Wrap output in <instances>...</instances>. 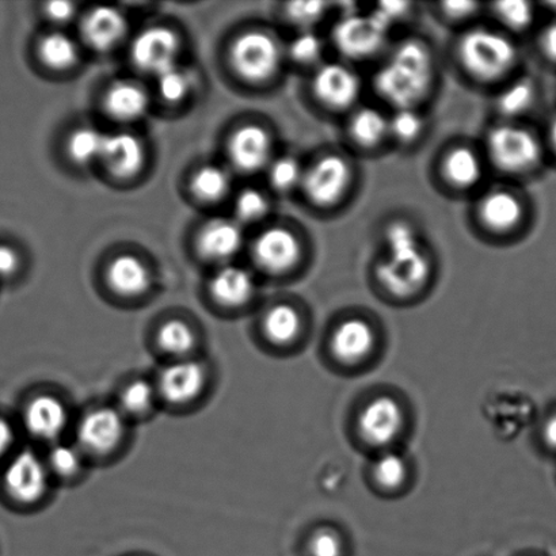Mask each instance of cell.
Wrapping results in <instances>:
<instances>
[{"label":"cell","instance_id":"7","mask_svg":"<svg viewBox=\"0 0 556 556\" xmlns=\"http://www.w3.org/2000/svg\"><path fill=\"white\" fill-rule=\"evenodd\" d=\"M351 182V170L341 156L326 155L304 173L303 188L315 205L336 204L346 192Z\"/></svg>","mask_w":556,"mask_h":556},{"label":"cell","instance_id":"30","mask_svg":"<svg viewBox=\"0 0 556 556\" xmlns=\"http://www.w3.org/2000/svg\"><path fill=\"white\" fill-rule=\"evenodd\" d=\"M231 179L220 166L201 167L193 178L192 188L195 195L204 201L220 200L230 189Z\"/></svg>","mask_w":556,"mask_h":556},{"label":"cell","instance_id":"11","mask_svg":"<svg viewBox=\"0 0 556 556\" xmlns=\"http://www.w3.org/2000/svg\"><path fill=\"white\" fill-rule=\"evenodd\" d=\"M125 433L123 414L114 408L101 407L86 414L78 428L79 444L97 455L116 450Z\"/></svg>","mask_w":556,"mask_h":556},{"label":"cell","instance_id":"40","mask_svg":"<svg viewBox=\"0 0 556 556\" xmlns=\"http://www.w3.org/2000/svg\"><path fill=\"white\" fill-rule=\"evenodd\" d=\"M49 463L60 476L70 477L80 470L81 456L74 446L59 444L51 451Z\"/></svg>","mask_w":556,"mask_h":556},{"label":"cell","instance_id":"41","mask_svg":"<svg viewBox=\"0 0 556 556\" xmlns=\"http://www.w3.org/2000/svg\"><path fill=\"white\" fill-rule=\"evenodd\" d=\"M321 52V42L319 37L313 31H302L293 38L289 46V53L299 63L315 62Z\"/></svg>","mask_w":556,"mask_h":556},{"label":"cell","instance_id":"29","mask_svg":"<svg viewBox=\"0 0 556 556\" xmlns=\"http://www.w3.org/2000/svg\"><path fill=\"white\" fill-rule=\"evenodd\" d=\"M106 135L92 128L76 130L68 140V154L71 160L79 165L101 160L103 147H105Z\"/></svg>","mask_w":556,"mask_h":556},{"label":"cell","instance_id":"6","mask_svg":"<svg viewBox=\"0 0 556 556\" xmlns=\"http://www.w3.org/2000/svg\"><path fill=\"white\" fill-rule=\"evenodd\" d=\"M389 26L375 13L369 15L348 14L338 22L334 42L345 56L364 59L383 46Z\"/></svg>","mask_w":556,"mask_h":556},{"label":"cell","instance_id":"26","mask_svg":"<svg viewBox=\"0 0 556 556\" xmlns=\"http://www.w3.org/2000/svg\"><path fill=\"white\" fill-rule=\"evenodd\" d=\"M302 330V318L292 305L278 304L270 308L264 319V331L276 345H289Z\"/></svg>","mask_w":556,"mask_h":556},{"label":"cell","instance_id":"47","mask_svg":"<svg viewBox=\"0 0 556 556\" xmlns=\"http://www.w3.org/2000/svg\"><path fill=\"white\" fill-rule=\"evenodd\" d=\"M477 8V3L470 2L444 3L445 13L452 16V18H465V16L471 15Z\"/></svg>","mask_w":556,"mask_h":556},{"label":"cell","instance_id":"50","mask_svg":"<svg viewBox=\"0 0 556 556\" xmlns=\"http://www.w3.org/2000/svg\"><path fill=\"white\" fill-rule=\"evenodd\" d=\"M543 434L547 445L556 450V417L549 419L546 427H544Z\"/></svg>","mask_w":556,"mask_h":556},{"label":"cell","instance_id":"49","mask_svg":"<svg viewBox=\"0 0 556 556\" xmlns=\"http://www.w3.org/2000/svg\"><path fill=\"white\" fill-rule=\"evenodd\" d=\"M14 433L8 421L0 418V455H3L9 450L11 443H13Z\"/></svg>","mask_w":556,"mask_h":556},{"label":"cell","instance_id":"1","mask_svg":"<svg viewBox=\"0 0 556 556\" xmlns=\"http://www.w3.org/2000/svg\"><path fill=\"white\" fill-rule=\"evenodd\" d=\"M433 62L422 42L408 40L396 47L376 74V90L396 109L414 108L427 94Z\"/></svg>","mask_w":556,"mask_h":556},{"label":"cell","instance_id":"42","mask_svg":"<svg viewBox=\"0 0 556 556\" xmlns=\"http://www.w3.org/2000/svg\"><path fill=\"white\" fill-rule=\"evenodd\" d=\"M325 9L324 2H293L288 4L287 13L294 24L307 27L320 20Z\"/></svg>","mask_w":556,"mask_h":556},{"label":"cell","instance_id":"2","mask_svg":"<svg viewBox=\"0 0 556 556\" xmlns=\"http://www.w3.org/2000/svg\"><path fill=\"white\" fill-rule=\"evenodd\" d=\"M386 244V258L376 270L381 286L397 298L416 294L429 276V261L416 231L406 223H394L387 230Z\"/></svg>","mask_w":556,"mask_h":556},{"label":"cell","instance_id":"16","mask_svg":"<svg viewBox=\"0 0 556 556\" xmlns=\"http://www.w3.org/2000/svg\"><path fill=\"white\" fill-rule=\"evenodd\" d=\"M205 384V372L199 363L178 362L163 370L157 390L167 402L188 403L199 396Z\"/></svg>","mask_w":556,"mask_h":556},{"label":"cell","instance_id":"12","mask_svg":"<svg viewBox=\"0 0 556 556\" xmlns=\"http://www.w3.org/2000/svg\"><path fill=\"white\" fill-rule=\"evenodd\" d=\"M313 90L324 105L331 109H345L356 102L362 85L351 68L331 63L321 65L316 71Z\"/></svg>","mask_w":556,"mask_h":556},{"label":"cell","instance_id":"32","mask_svg":"<svg viewBox=\"0 0 556 556\" xmlns=\"http://www.w3.org/2000/svg\"><path fill=\"white\" fill-rule=\"evenodd\" d=\"M535 100V89L528 80H519L501 92L498 109L505 116L515 117L528 111Z\"/></svg>","mask_w":556,"mask_h":556},{"label":"cell","instance_id":"24","mask_svg":"<svg viewBox=\"0 0 556 556\" xmlns=\"http://www.w3.org/2000/svg\"><path fill=\"white\" fill-rule=\"evenodd\" d=\"M522 208L514 194L497 190L486 194L479 206V215L494 231H508L520 222Z\"/></svg>","mask_w":556,"mask_h":556},{"label":"cell","instance_id":"28","mask_svg":"<svg viewBox=\"0 0 556 556\" xmlns=\"http://www.w3.org/2000/svg\"><path fill=\"white\" fill-rule=\"evenodd\" d=\"M390 130L389 122L374 108H364L354 114L351 132L357 143L363 146L378 144Z\"/></svg>","mask_w":556,"mask_h":556},{"label":"cell","instance_id":"8","mask_svg":"<svg viewBox=\"0 0 556 556\" xmlns=\"http://www.w3.org/2000/svg\"><path fill=\"white\" fill-rule=\"evenodd\" d=\"M405 414L391 396H379L363 408L358 417V432L365 443L386 446L402 432Z\"/></svg>","mask_w":556,"mask_h":556},{"label":"cell","instance_id":"34","mask_svg":"<svg viewBox=\"0 0 556 556\" xmlns=\"http://www.w3.org/2000/svg\"><path fill=\"white\" fill-rule=\"evenodd\" d=\"M304 173L299 162L293 157H280L271 163L269 168V181L277 190L287 192L303 182Z\"/></svg>","mask_w":556,"mask_h":556},{"label":"cell","instance_id":"23","mask_svg":"<svg viewBox=\"0 0 556 556\" xmlns=\"http://www.w3.org/2000/svg\"><path fill=\"white\" fill-rule=\"evenodd\" d=\"M111 287L123 296H138L150 287V274L143 263L132 255H122L108 270Z\"/></svg>","mask_w":556,"mask_h":556},{"label":"cell","instance_id":"13","mask_svg":"<svg viewBox=\"0 0 556 556\" xmlns=\"http://www.w3.org/2000/svg\"><path fill=\"white\" fill-rule=\"evenodd\" d=\"M255 263L270 274H282L298 263L300 244L287 228L274 227L264 231L254 243Z\"/></svg>","mask_w":556,"mask_h":556},{"label":"cell","instance_id":"37","mask_svg":"<svg viewBox=\"0 0 556 556\" xmlns=\"http://www.w3.org/2000/svg\"><path fill=\"white\" fill-rule=\"evenodd\" d=\"M154 402V390L144 380L130 383L122 394V406L129 414H141L149 410Z\"/></svg>","mask_w":556,"mask_h":556},{"label":"cell","instance_id":"46","mask_svg":"<svg viewBox=\"0 0 556 556\" xmlns=\"http://www.w3.org/2000/svg\"><path fill=\"white\" fill-rule=\"evenodd\" d=\"M18 263V255L14 249L0 247V277L13 275Z\"/></svg>","mask_w":556,"mask_h":556},{"label":"cell","instance_id":"43","mask_svg":"<svg viewBox=\"0 0 556 556\" xmlns=\"http://www.w3.org/2000/svg\"><path fill=\"white\" fill-rule=\"evenodd\" d=\"M311 556H342V543L334 531L320 530L309 541Z\"/></svg>","mask_w":556,"mask_h":556},{"label":"cell","instance_id":"4","mask_svg":"<svg viewBox=\"0 0 556 556\" xmlns=\"http://www.w3.org/2000/svg\"><path fill=\"white\" fill-rule=\"evenodd\" d=\"M489 155L494 165L509 173L526 172L541 160L542 149L530 130L501 125L488 139Z\"/></svg>","mask_w":556,"mask_h":556},{"label":"cell","instance_id":"48","mask_svg":"<svg viewBox=\"0 0 556 556\" xmlns=\"http://www.w3.org/2000/svg\"><path fill=\"white\" fill-rule=\"evenodd\" d=\"M543 51L546 52L549 59L556 62V21L547 26L542 37Z\"/></svg>","mask_w":556,"mask_h":556},{"label":"cell","instance_id":"20","mask_svg":"<svg viewBox=\"0 0 556 556\" xmlns=\"http://www.w3.org/2000/svg\"><path fill=\"white\" fill-rule=\"evenodd\" d=\"M243 243V232L238 223L228 219L212 220L201 230L199 250L204 257L215 261L231 258Z\"/></svg>","mask_w":556,"mask_h":556},{"label":"cell","instance_id":"38","mask_svg":"<svg viewBox=\"0 0 556 556\" xmlns=\"http://www.w3.org/2000/svg\"><path fill=\"white\" fill-rule=\"evenodd\" d=\"M236 212L239 220L257 222L268 212V201L258 190L247 189L238 195Z\"/></svg>","mask_w":556,"mask_h":556},{"label":"cell","instance_id":"22","mask_svg":"<svg viewBox=\"0 0 556 556\" xmlns=\"http://www.w3.org/2000/svg\"><path fill=\"white\" fill-rule=\"evenodd\" d=\"M211 292L222 305L239 307L253 296V277L238 266H226L212 278Z\"/></svg>","mask_w":556,"mask_h":556},{"label":"cell","instance_id":"31","mask_svg":"<svg viewBox=\"0 0 556 556\" xmlns=\"http://www.w3.org/2000/svg\"><path fill=\"white\" fill-rule=\"evenodd\" d=\"M195 342L194 332L182 320L166 321L157 331V343L163 351L184 356L192 351Z\"/></svg>","mask_w":556,"mask_h":556},{"label":"cell","instance_id":"35","mask_svg":"<svg viewBox=\"0 0 556 556\" xmlns=\"http://www.w3.org/2000/svg\"><path fill=\"white\" fill-rule=\"evenodd\" d=\"M157 86H160L161 96L166 101L177 102L188 94L190 86H192V79H190L187 71L174 65L165 73L157 75Z\"/></svg>","mask_w":556,"mask_h":556},{"label":"cell","instance_id":"21","mask_svg":"<svg viewBox=\"0 0 556 556\" xmlns=\"http://www.w3.org/2000/svg\"><path fill=\"white\" fill-rule=\"evenodd\" d=\"M105 108L108 113L119 122H135L143 117L149 109V96L143 87L135 81H118L109 89Z\"/></svg>","mask_w":556,"mask_h":556},{"label":"cell","instance_id":"25","mask_svg":"<svg viewBox=\"0 0 556 556\" xmlns=\"http://www.w3.org/2000/svg\"><path fill=\"white\" fill-rule=\"evenodd\" d=\"M444 174L454 187L471 188L482 177V163L476 152L459 147L445 157Z\"/></svg>","mask_w":556,"mask_h":556},{"label":"cell","instance_id":"14","mask_svg":"<svg viewBox=\"0 0 556 556\" xmlns=\"http://www.w3.org/2000/svg\"><path fill=\"white\" fill-rule=\"evenodd\" d=\"M228 150L233 166L244 173H254L268 165L271 139L264 128L248 125L232 135Z\"/></svg>","mask_w":556,"mask_h":556},{"label":"cell","instance_id":"5","mask_svg":"<svg viewBox=\"0 0 556 556\" xmlns=\"http://www.w3.org/2000/svg\"><path fill=\"white\" fill-rule=\"evenodd\" d=\"M281 51L274 37L264 31H249L238 38L231 49V62L242 78L252 81L269 79L280 67Z\"/></svg>","mask_w":556,"mask_h":556},{"label":"cell","instance_id":"18","mask_svg":"<svg viewBox=\"0 0 556 556\" xmlns=\"http://www.w3.org/2000/svg\"><path fill=\"white\" fill-rule=\"evenodd\" d=\"M81 31L91 48L108 51L123 40L127 33V21L118 10L100 5L86 16Z\"/></svg>","mask_w":556,"mask_h":556},{"label":"cell","instance_id":"45","mask_svg":"<svg viewBox=\"0 0 556 556\" xmlns=\"http://www.w3.org/2000/svg\"><path fill=\"white\" fill-rule=\"evenodd\" d=\"M75 13V5L71 2H51L47 4V14L51 16L53 21L64 22L73 18Z\"/></svg>","mask_w":556,"mask_h":556},{"label":"cell","instance_id":"51","mask_svg":"<svg viewBox=\"0 0 556 556\" xmlns=\"http://www.w3.org/2000/svg\"><path fill=\"white\" fill-rule=\"evenodd\" d=\"M549 139H552V144L556 151V118L552 124V128H549Z\"/></svg>","mask_w":556,"mask_h":556},{"label":"cell","instance_id":"17","mask_svg":"<svg viewBox=\"0 0 556 556\" xmlns=\"http://www.w3.org/2000/svg\"><path fill=\"white\" fill-rule=\"evenodd\" d=\"M24 421L26 429L36 438L53 440L67 427L68 413L58 397L40 395L26 406Z\"/></svg>","mask_w":556,"mask_h":556},{"label":"cell","instance_id":"39","mask_svg":"<svg viewBox=\"0 0 556 556\" xmlns=\"http://www.w3.org/2000/svg\"><path fill=\"white\" fill-rule=\"evenodd\" d=\"M390 130L402 141L417 138L422 130V118L414 108L396 109L394 117L389 122Z\"/></svg>","mask_w":556,"mask_h":556},{"label":"cell","instance_id":"44","mask_svg":"<svg viewBox=\"0 0 556 556\" xmlns=\"http://www.w3.org/2000/svg\"><path fill=\"white\" fill-rule=\"evenodd\" d=\"M407 8V3L401 2L380 3L379 8L376 9L374 13L390 27L392 22L406 13Z\"/></svg>","mask_w":556,"mask_h":556},{"label":"cell","instance_id":"15","mask_svg":"<svg viewBox=\"0 0 556 556\" xmlns=\"http://www.w3.org/2000/svg\"><path fill=\"white\" fill-rule=\"evenodd\" d=\"M375 340L372 327L363 319L353 318L337 327L330 348L338 362L357 364L374 351Z\"/></svg>","mask_w":556,"mask_h":556},{"label":"cell","instance_id":"27","mask_svg":"<svg viewBox=\"0 0 556 556\" xmlns=\"http://www.w3.org/2000/svg\"><path fill=\"white\" fill-rule=\"evenodd\" d=\"M40 56L42 62L53 70L73 67L78 59V47L73 38L64 33H51L40 43Z\"/></svg>","mask_w":556,"mask_h":556},{"label":"cell","instance_id":"3","mask_svg":"<svg viewBox=\"0 0 556 556\" xmlns=\"http://www.w3.org/2000/svg\"><path fill=\"white\" fill-rule=\"evenodd\" d=\"M516 48L497 31L476 29L468 31L459 43V58L465 68L476 78L493 80L514 67Z\"/></svg>","mask_w":556,"mask_h":556},{"label":"cell","instance_id":"33","mask_svg":"<svg viewBox=\"0 0 556 556\" xmlns=\"http://www.w3.org/2000/svg\"><path fill=\"white\" fill-rule=\"evenodd\" d=\"M407 473L406 462L397 454H386L379 457L374 467V476L379 486L387 490L401 488Z\"/></svg>","mask_w":556,"mask_h":556},{"label":"cell","instance_id":"19","mask_svg":"<svg viewBox=\"0 0 556 556\" xmlns=\"http://www.w3.org/2000/svg\"><path fill=\"white\" fill-rule=\"evenodd\" d=\"M101 160L114 176L132 177L143 166V147L138 138L127 132L106 135Z\"/></svg>","mask_w":556,"mask_h":556},{"label":"cell","instance_id":"9","mask_svg":"<svg viewBox=\"0 0 556 556\" xmlns=\"http://www.w3.org/2000/svg\"><path fill=\"white\" fill-rule=\"evenodd\" d=\"M179 41L166 27H151L135 38L130 56L136 67L160 75L176 65Z\"/></svg>","mask_w":556,"mask_h":556},{"label":"cell","instance_id":"10","mask_svg":"<svg viewBox=\"0 0 556 556\" xmlns=\"http://www.w3.org/2000/svg\"><path fill=\"white\" fill-rule=\"evenodd\" d=\"M4 484L11 497L20 503H36L47 492V467L33 452H21L5 468Z\"/></svg>","mask_w":556,"mask_h":556},{"label":"cell","instance_id":"36","mask_svg":"<svg viewBox=\"0 0 556 556\" xmlns=\"http://www.w3.org/2000/svg\"><path fill=\"white\" fill-rule=\"evenodd\" d=\"M495 14L510 29L521 30L530 26L533 18L532 5L522 0H510L495 4Z\"/></svg>","mask_w":556,"mask_h":556}]
</instances>
